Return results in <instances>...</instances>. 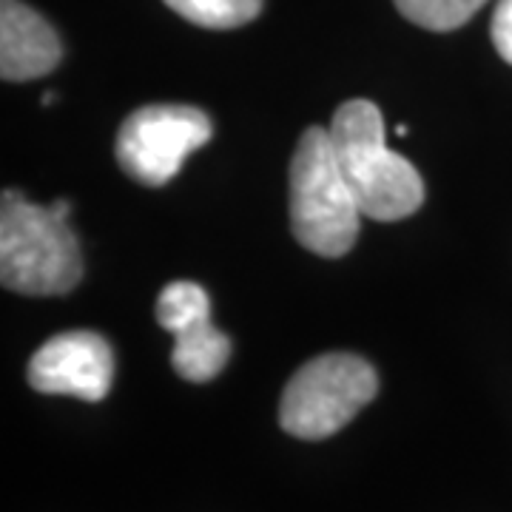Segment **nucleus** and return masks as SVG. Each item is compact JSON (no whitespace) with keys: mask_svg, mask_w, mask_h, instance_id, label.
<instances>
[{"mask_svg":"<svg viewBox=\"0 0 512 512\" xmlns=\"http://www.w3.org/2000/svg\"><path fill=\"white\" fill-rule=\"evenodd\" d=\"M330 146L362 217L396 222L419 211L424 180L416 165L387 146L382 111L376 103L348 100L339 106L330 123Z\"/></svg>","mask_w":512,"mask_h":512,"instance_id":"f257e3e1","label":"nucleus"},{"mask_svg":"<svg viewBox=\"0 0 512 512\" xmlns=\"http://www.w3.org/2000/svg\"><path fill=\"white\" fill-rule=\"evenodd\" d=\"M72 205L49 208L6 188L0 197V279L3 288L26 296L69 293L83 276L80 245L69 228Z\"/></svg>","mask_w":512,"mask_h":512,"instance_id":"f03ea898","label":"nucleus"},{"mask_svg":"<svg viewBox=\"0 0 512 512\" xmlns=\"http://www.w3.org/2000/svg\"><path fill=\"white\" fill-rule=\"evenodd\" d=\"M362 208L350 191L330 131L313 126L299 137L291 160V228L302 248L339 259L356 245Z\"/></svg>","mask_w":512,"mask_h":512,"instance_id":"7ed1b4c3","label":"nucleus"},{"mask_svg":"<svg viewBox=\"0 0 512 512\" xmlns=\"http://www.w3.org/2000/svg\"><path fill=\"white\" fill-rule=\"evenodd\" d=\"M379 376L356 353H325L302 365L285 384L279 424L293 439L319 441L339 433L376 399Z\"/></svg>","mask_w":512,"mask_h":512,"instance_id":"20e7f679","label":"nucleus"},{"mask_svg":"<svg viewBox=\"0 0 512 512\" xmlns=\"http://www.w3.org/2000/svg\"><path fill=\"white\" fill-rule=\"evenodd\" d=\"M214 134L208 114L194 106H146L128 114L117 134V160L131 180L148 188L171 183L185 157Z\"/></svg>","mask_w":512,"mask_h":512,"instance_id":"39448f33","label":"nucleus"},{"mask_svg":"<svg viewBox=\"0 0 512 512\" xmlns=\"http://www.w3.org/2000/svg\"><path fill=\"white\" fill-rule=\"evenodd\" d=\"M157 322L174 336L171 365L185 382H211L231 359V339L211 322V299L197 282H171L157 299Z\"/></svg>","mask_w":512,"mask_h":512,"instance_id":"423d86ee","label":"nucleus"},{"mask_svg":"<svg viewBox=\"0 0 512 512\" xmlns=\"http://www.w3.org/2000/svg\"><path fill=\"white\" fill-rule=\"evenodd\" d=\"M114 379L111 345L94 330H66L49 339L29 362V384L46 396L103 402Z\"/></svg>","mask_w":512,"mask_h":512,"instance_id":"0eeeda50","label":"nucleus"},{"mask_svg":"<svg viewBox=\"0 0 512 512\" xmlns=\"http://www.w3.org/2000/svg\"><path fill=\"white\" fill-rule=\"evenodd\" d=\"M60 40L49 20L20 0L0 3V74L3 80H35L60 63Z\"/></svg>","mask_w":512,"mask_h":512,"instance_id":"6e6552de","label":"nucleus"},{"mask_svg":"<svg viewBox=\"0 0 512 512\" xmlns=\"http://www.w3.org/2000/svg\"><path fill=\"white\" fill-rule=\"evenodd\" d=\"M165 6L202 29H237L262 12V0H165Z\"/></svg>","mask_w":512,"mask_h":512,"instance_id":"1a4fd4ad","label":"nucleus"},{"mask_svg":"<svg viewBox=\"0 0 512 512\" xmlns=\"http://www.w3.org/2000/svg\"><path fill=\"white\" fill-rule=\"evenodd\" d=\"M410 23L430 32H453L476 15L487 0H393Z\"/></svg>","mask_w":512,"mask_h":512,"instance_id":"9d476101","label":"nucleus"},{"mask_svg":"<svg viewBox=\"0 0 512 512\" xmlns=\"http://www.w3.org/2000/svg\"><path fill=\"white\" fill-rule=\"evenodd\" d=\"M495 49L512 66V0H498L493 12V26H490Z\"/></svg>","mask_w":512,"mask_h":512,"instance_id":"9b49d317","label":"nucleus"},{"mask_svg":"<svg viewBox=\"0 0 512 512\" xmlns=\"http://www.w3.org/2000/svg\"><path fill=\"white\" fill-rule=\"evenodd\" d=\"M52 103H55V94H52V92L43 94V106H52Z\"/></svg>","mask_w":512,"mask_h":512,"instance_id":"f8f14e48","label":"nucleus"}]
</instances>
